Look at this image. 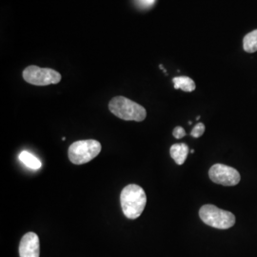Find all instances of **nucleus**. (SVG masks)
<instances>
[{
    "mask_svg": "<svg viewBox=\"0 0 257 257\" xmlns=\"http://www.w3.org/2000/svg\"><path fill=\"white\" fill-rule=\"evenodd\" d=\"M120 204L122 211L127 218L137 219L142 214L146 207V193L140 186L130 184L121 192Z\"/></svg>",
    "mask_w": 257,
    "mask_h": 257,
    "instance_id": "f257e3e1",
    "label": "nucleus"
},
{
    "mask_svg": "<svg viewBox=\"0 0 257 257\" xmlns=\"http://www.w3.org/2000/svg\"><path fill=\"white\" fill-rule=\"evenodd\" d=\"M109 110L116 117L126 121L141 122L146 118L145 108L124 96H115L109 103Z\"/></svg>",
    "mask_w": 257,
    "mask_h": 257,
    "instance_id": "f03ea898",
    "label": "nucleus"
},
{
    "mask_svg": "<svg viewBox=\"0 0 257 257\" xmlns=\"http://www.w3.org/2000/svg\"><path fill=\"white\" fill-rule=\"evenodd\" d=\"M101 144L97 140L87 139L73 143L68 151L70 161L75 165H82L92 161L101 152Z\"/></svg>",
    "mask_w": 257,
    "mask_h": 257,
    "instance_id": "7ed1b4c3",
    "label": "nucleus"
},
{
    "mask_svg": "<svg viewBox=\"0 0 257 257\" xmlns=\"http://www.w3.org/2000/svg\"><path fill=\"white\" fill-rule=\"evenodd\" d=\"M200 219L208 226L218 230H227L235 224V216L230 211L221 210L211 204L204 205L199 211Z\"/></svg>",
    "mask_w": 257,
    "mask_h": 257,
    "instance_id": "20e7f679",
    "label": "nucleus"
},
{
    "mask_svg": "<svg viewBox=\"0 0 257 257\" xmlns=\"http://www.w3.org/2000/svg\"><path fill=\"white\" fill-rule=\"evenodd\" d=\"M23 78L27 83L35 86H48L61 81V74L53 69L29 66L23 71Z\"/></svg>",
    "mask_w": 257,
    "mask_h": 257,
    "instance_id": "39448f33",
    "label": "nucleus"
},
{
    "mask_svg": "<svg viewBox=\"0 0 257 257\" xmlns=\"http://www.w3.org/2000/svg\"><path fill=\"white\" fill-rule=\"evenodd\" d=\"M209 175L211 181L223 186H235L240 181L238 172L230 166L224 164H215L212 166Z\"/></svg>",
    "mask_w": 257,
    "mask_h": 257,
    "instance_id": "423d86ee",
    "label": "nucleus"
},
{
    "mask_svg": "<svg viewBox=\"0 0 257 257\" xmlns=\"http://www.w3.org/2000/svg\"><path fill=\"white\" fill-rule=\"evenodd\" d=\"M20 257H39L40 243L37 233L31 231L23 235L19 244Z\"/></svg>",
    "mask_w": 257,
    "mask_h": 257,
    "instance_id": "0eeeda50",
    "label": "nucleus"
},
{
    "mask_svg": "<svg viewBox=\"0 0 257 257\" xmlns=\"http://www.w3.org/2000/svg\"><path fill=\"white\" fill-rule=\"evenodd\" d=\"M170 153L175 163L177 165H182L187 159V156L189 154V148L185 143L174 144L170 149Z\"/></svg>",
    "mask_w": 257,
    "mask_h": 257,
    "instance_id": "6e6552de",
    "label": "nucleus"
},
{
    "mask_svg": "<svg viewBox=\"0 0 257 257\" xmlns=\"http://www.w3.org/2000/svg\"><path fill=\"white\" fill-rule=\"evenodd\" d=\"M19 160L24 165L30 168L31 170H39L42 167L41 161L37 158V156H34L33 154L29 153L27 151H23L19 154Z\"/></svg>",
    "mask_w": 257,
    "mask_h": 257,
    "instance_id": "1a4fd4ad",
    "label": "nucleus"
},
{
    "mask_svg": "<svg viewBox=\"0 0 257 257\" xmlns=\"http://www.w3.org/2000/svg\"><path fill=\"white\" fill-rule=\"evenodd\" d=\"M173 83H174L175 89L176 90L180 89L183 92H193L196 88L194 81L188 76H176L173 79Z\"/></svg>",
    "mask_w": 257,
    "mask_h": 257,
    "instance_id": "9d476101",
    "label": "nucleus"
},
{
    "mask_svg": "<svg viewBox=\"0 0 257 257\" xmlns=\"http://www.w3.org/2000/svg\"><path fill=\"white\" fill-rule=\"evenodd\" d=\"M243 47L245 52L252 54L257 52V30L248 33L243 40Z\"/></svg>",
    "mask_w": 257,
    "mask_h": 257,
    "instance_id": "9b49d317",
    "label": "nucleus"
},
{
    "mask_svg": "<svg viewBox=\"0 0 257 257\" xmlns=\"http://www.w3.org/2000/svg\"><path fill=\"white\" fill-rule=\"evenodd\" d=\"M204 132H205V125L201 122H199L194 126L193 131L191 132V136L194 138H200L202 137Z\"/></svg>",
    "mask_w": 257,
    "mask_h": 257,
    "instance_id": "f8f14e48",
    "label": "nucleus"
},
{
    "mask_svg": "<svg viewBox=\"0 0 257 257\" xmlns=\"http://www.w3.org/2000/svg\"><path fill=\"white\" fill-rule=\"evenodd\" d=\"M137 3L142 8H150L155 5L156 0H136Z\"/></svg>",
    "mask_w": 257,
    "mask_h": 257,
    "instance_id": "ddd939ff",
    "label": "nucleus"
},
{
    "mask_svg": "<svg viewBox=\"0 0 257 257\" xmlns=\"http://www.w3.org/2000/svg\"><path fill=\"white\" fill-rule=\"evenodd\" d=\"M173 136L175 137L176 139H180V138H184L186 136V132L182 127L178 126V127H175L174 128V132H173Z\"/></svg>",
    "mask_w": 257,
    "mask_h": 257,
    "instance_id": "4468645a",
    "label": "nucleus"
}]
</instances>
